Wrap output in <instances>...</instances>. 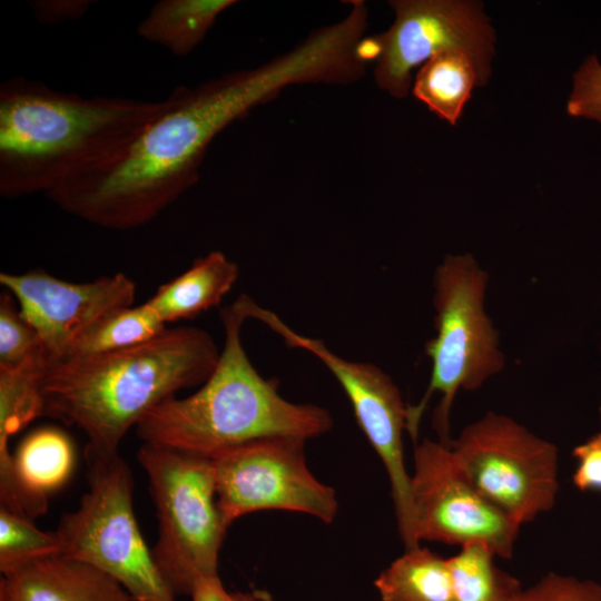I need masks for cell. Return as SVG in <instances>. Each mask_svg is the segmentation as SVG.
Returning <instances> with one entry per match:
<instances>
[{"instance_id": "obj_27", "label": "cell", "mask_w": 601, "mask_h": 601, "mask_svg": "<svg viewBox=\"0 0 601 601\" xmlns=\"http://www.w3.org/2000/svg\"><path fill=\"white\" fill-rule=\"evenodd\" d=\"M577 469L573 483L581 491H601V433L573 450Z\"/></svg>"}, {"instance_id": "obj_23", "label": "cell", "mask_w": 601, "mask_h": 601, "mask_svg": "<svg viewBox=\"0 0 601 601\" xmlns=\"http://www.w3.org/2000/svg\"><path fill=\"white\" fill-rule=\"evenodd\" d=\"M60 540L55 532L42 531L33 520L0 506V571L2 574L35 559L56 555Z\"/></svg>"}, {"instance_id": "obj_6", "label": "cell", "mask_w": 601, "mask_h": 601, "mask_svg": "<svg viewBox=\"0 0 601 601\" xmlns=\"http://www.w3.org/2000/svg\"><path fill=\"white\" fill-rule=\"evenodd\" d=\"M137 460L158 521L155 563L175 597H190L198 581L220 578L219 551L229 528L217 501L213 460L145 443Z\"/></svg>"}, {"instance_id": "obj_21", "label": "cell", "mask_w": 601, "mask_h": 601, "mask_svg": "<svg viewBox=\"0 0 601 601\" xmlns=\"http://www.w3.org/2000/svg\"><path fill=\"white\" fill-rule=\"evenodd\" d=\"M495 558L483 544L463 545L447 558L453 601H518L523 591L519 580L500 569Z\"/></svg>"}, {"instance_id": "obj_30", "label": "cell", "mask_w": 601, "mask_h": 601, "mask_svg": "<svg viewBox=\"0 0 601 601\" xmlns=\"http://www.w3.org/2000/svg\"><path fill=\"white\" fill-rule=\"evenodd\" d=\"M0 601H9V599L6 595L0 593Z\"/></svg>"}, {"instance_id": "obj_19", "label": "cell", "mask_w": 601, "mask_h": 601, "mask_svg": "<svg viewBox=\"0 0 601 601\" xmlns=\"http://www.w3.org/2000/svg\"><path fill=\"white\" fill-rule=\"evenodd\" d=\"M374 585L382 601H453L447 559L421 545L406 549Z\"/></svg>"}, {"instance_id": "obj_3", "label": "cell", "mask_w": 601, "mask_h": 601, "mask_svg": "<svg viewBox=\"0 0 601 601\" xmlns=\"http://www.w3.org/2000/svg\"><path fill=\"white\" fill-rule=\"evenodd\" d=\"M219 355L209 333L183 326L134 347L50 363L41 416L79 428L87 437L85 454H117L129 428L151 408L204 384Z\"/></svg>"}, {"instance_id": "obj_20", "label": "cell", "mask_w": 601, "mask_h": 601, "mask_svg": "<svg viewBox=\"0 0 601 601\" xmlns=\"http://www.w3.org/2000/svg\"><path fill=\"white\" fill-rule=\"evenodd\" d=\"M474 86H479V78L473 61L464 52L451 50L424 62L413 93L432 112L455 125Z\"/></svg>"}, {"instance_id": "obj_13", "label": "cell", "mask_w": 601, "mask_h": 601, "mask_svg": "<svg viewBox=\"0 0 601 601\" xmlns=\"http://www.w3.org/2000/svg\"><path fill=\"white\" fill-rule=\"evenodd\" d=\"M0 285L14 297L21 315L37 331L50 363L68 357L101 319L131 306L136 292L135 283L122 273L72 283L42 268L21 274L2 272Z\"/></svg>"}, {"instance_id": "obj_11", "label": "cell", "mask_w": 601, "mask_h": 601, "mask_svg": "<svg viewBox=\"0 0 601 601\" xmlns=\"http://www.w3.org/2000/svg\"><path fill=\"white\" fill-rule=\"evenodd\" d=\"M411 491L418 541L483 544L510 559L520 525L475 486L451 446L424 439L415 444Z\"/></svg>"}, {"instance_id": "obj_24", "label": "cell", "mask_w": 601, "mask_h": 601, "mask_svg": "<svg viewBox=\"0 0 601 601\" xmlns=\"http://www.w3.org/2000/svg\"><path fill=\"white\" fill-rule=\"evenodd\" d=\"M33 326L21 315L9 292L0 295V368L18 366L42 348Z\"/></svg>"}, {"instance_id": "obj_25", "label": "cell", "mask_w": 601, "mask_h": 601, "mask_svg": "<svg viewBox=\"0 0 601 601\" xmlns=\"http://www.w3.org/2000/svg\"><path fill=\"white\" fill-rule=\"evenodd\" d=\"M518 601H601V584L548 573L535 584L523 589Z\"/></svg>"}, {"instance_id": "obj_17", "label": "cell", "mask_w": 601, "mask_h": 601, "mask_svg": "<svg viewBox=\"0 0 601 601\" xmlns=\"http://www.w3.org/2000/svg\"><path fill=\"white\" fill-rule=\"evenodd\" d=\"M50 364L45 347L18 366L0 368V499L13 489V454L10 439L41 416V383Z\"/></svg>"}, {"instance_id": "obj_4", "label": "cell", "mask_w": 601, "mask_h": 601, "mask_svg": "<svg viewBox=\"0 0 601 601\" xmlns=\"http://www.w3.org/2000/svg\"><path fill=\"white\" fill-rule=\"evenodd\" d=\"M225 341L218 362L199 390L170 397L136 425L145 443L208 459L243 444L278 436L308 440L333 426L329 412L287 401L278 382L263 377L240 339L246 321L233 306L220 311Z\"/></svg>"}, {"instance_id": "obj_14", "label": "cell", "mask_w": 601, "mask_h": 601, "mask_svg": "<svg viewBox=\"0 0 601 601\" xmlns=\"http://www.w3.org/2000/svg\"><path fill=\"white\" fill-rule=\"evenodd\" d=\"M0 593L9 601H135L108 574L59 554L31 560L2 574Z\"/></svg>"}, {"instance_id": "obj_9", "label": "cell", "mask_w": 601, "mask_h": 601, "mask_svg": "<svg viewBox=\"0 0 601 601\" xmlns=\"http://www.w3.org/2000/svg\"><path fill=\"white\" fill-rule=\"evenodd\" d=\"M393 24L371 37L375 52L374 80L395 98L407 96L412 70L433 56L456 50L473 61L479 86L490 77L494 30L482 4L455 0L390 1Z\"/></svg>"}, {"instance_id": "obj_16", "label": "cell", "mask_w": 601, "mask_h": 601, "mask_svg": "<svg viewBox=\"0 0 601 601\" xmlns=\"http://www.w3.org/2000/svg\"><path fill=\"white\" fill-rule=\"evenodd\" d=\"M239 276L236 263L219 250L196 259L183 274L158 287L147 304L164 323L193 318L220 304Z\"/></svg>"}, {"instance_id": "obj_5", "label": "cell", "mask_w": 601, "mask_h": 601, "mask_svg": "<svg viewBox=\"0 0 601 601\" xmlns=\"http://www.w3.org/2000/svg\"><path fill=\"white\" fill-rule=\"evenodd\" d=\"M487 283V272L470 254L447 255L435 269L436 334L425 344V354L432 362L431 377L420 402L407 405L406 432L415 444L433 394H440L433 428L437 440L450 446V415L457 392L480 388L504 367L499 332L484 309Z\"/></svg>"}, {"instance_id": "obj_15", "label": "cell", "mask_w": 601, "mask_h": 601, "mask_svg": "<svg viewBox=\"0 0 601 601\" xmlns=\"http://www.w3.org/2000/svg\"><path fill=\"white\" fill-rule=\"evenodd\" d=\"M75 452L68 436L56 428L29 434L13 454L11 512L35 520L48 509L49 495L69 479Z\"/></svg>"}, {"instance_id": "obj_8", "label": "cell", "mask_w": 601, "mask_h": 601, "mask_svg": "<svg viewBox=\"0 0 601 601\" xmlns=\"http://www.w3.org/2000/svg\"><path fill=\"white\" fill-rule=\"evenodd\" d=\"M450 446L482 494L518 525L554 506L558 449L513 418L489 412Z\"/></svg>"}, {"instance_id": "obj_29", "label": "cell", "mask_w": 601, "mask_h": 601, "mask_svg": "<svg viewBox=\"0 0 601 601\" xmlns=\"http://www.w3.org/2000/svg\"><path fill=\"white\" fill-rule=\"evenodd\" d=\"M190 598L191 601H273L272 597L263 590L229 592L223 585L220 578L198 581Z\"/></svg>"}, {"instance_id": "obj_28", "label": "cell", "mask_w": 601, "mask_h": 601, "mask_svg": "<svg viewBox=\"0 0 601 601\" xmlns=\"http://www.w3.org/2000/svg\"><path fill=\"white\" fill-rule=\"evenodd\" d=\"M89 0H33L30 7L40 23H61L75 21L86 14Z\"/></svg>"}, {"instance_id": "obj_12", "label": "cell", "mask_w": 601, "mask_h": 601, "mask_svg": "<svg viewBox=\"0 0 601 601\" xmlns=\"http://www.w3.org/2000/svg\"><path fill=\"white\" fill-rule=\"evenodd\" d=\"M265 324L289 347L302 348L316 356L338 381L352 404L358 426L386 470L405 549L418 546L411 473L405 466L403 447L407 405L396 384L378 366L347 361L329 351L321 339L297 334L276 314L268 315Z\"/></svg>"}, {"instance_id": "obj_10", "label": "cell", "mask_w": 601, "mask_h": 601, "mask_svg": "<svg viewBox=\"0 0 601 601\" xmlns=\"http://www.w3.org/2000/svg\"><path fill=\"white\" fill-rule=\"evenodd\" d=\"M306 440L263 439L211 459L219 509L228 525L260 510H286L332 523L338 512L335 490L306 464Z\"/></svg>"}, {"instance_id": "obj_1", "label": "cell", "mask_w": 601, "mask_h": 601, "mask_svg": "<svg viewBox=\"0 0 601 601\" xmlns=\"http://www.w3.org/2000/svg\"><path fill=\"white\" fill-rule=\"evenodd\" d=\"M345 59L335 37L316 29L255 68L178 86L166 110L115 164L46 196L92 225L128 230L154 220L199 179L206 151L226 127L295 85H339Z\"/></svg>"}, {"instance_id": "obj_26", "label": "cell", "mask_w": 601, "mask_h": 601, "mask_svg": "<svg viewBox=\"0 0 601 601\" xmlns=\"http://www.w3.org/2000/svg\"><path fill=\"white\" fill-rule=\"evenodd\" d=\"M566 111L601 122V63L595 56L587 58L575 72Z\"/></svg>"}, {"instance_id": "obj_18", "label": "cell", "mask_w": 601, "mask_h": 601, "mask_svg": "<svg viewBox=\"0 0 601 601\" xmlns=\"http://www.w3.org/2000/svg\"><path fill=\"white\" fill-rule=\"evenodd\" d=\"M235 0H160L139 22L137 35L177 57L188 56L200 45L220 13Z\"/></svg>"}, {"instance_id": "obj_7", "label": "cell", "mask_w": 601, "mask_h": 601, "mask_svg": "<svg viewBox=\"0 0 601 601\" xmlns=\"http://www.w3.org/2000/svg\"><path fill=\"white\" fill-rule=\"evenodd\" d=\"M88 490L56 533L59 555L87 563L120 583L135 601H176L134 512L130 469L117 454H85Z\"/></svg>"}, {"instance_id": "obj_2", "label": "cell", "mask_w": 601, "mask_h": 601, "mask_svg": "<svg viewBox=\"0 0 601 601\" xmlns=\"http://www.w3.org/2000/svg\"><path fill=\"white\" fill-rule=\"evenodd\" d=\"M167 99L81 97L14 76L0 86V195H45L117 162Z\"/></svg>"}, {"instance_id": "obj_22", "label": "cell", "mask_w": 601, "mask_h": 601, "mask_svg": "<svg viewBox=\"0 0 601 601\" xmlns=\"http://www.w3.org/2000/svg\"><path fill=\"white\" fill-rule=\"evenodd\" d=\"M166 329V323L147 302L136 307H125L111 313L90 328L68 357L134 347L158 337Z\"/></svg>"}]
</instances>
